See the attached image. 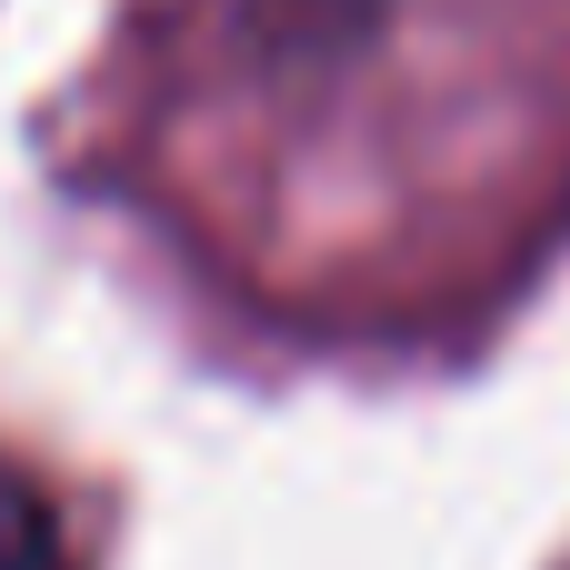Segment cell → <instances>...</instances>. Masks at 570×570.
<instances>
[{
  "label": "cell",
  "mask_w": 570,
  "mask_h": 570,
  "mask_svg": "<svg viewBox=\"0 0 570 570\" xmlns=\"http://www.w3.org/2000/svg\"><path fill=\"white\" fill-rule=\"evenodd\" d=\"M0 570H70L60 551V521H50V501L0 461Z\"/></svg>",
  "instance_id": "obj_1"
}]
</instances>
